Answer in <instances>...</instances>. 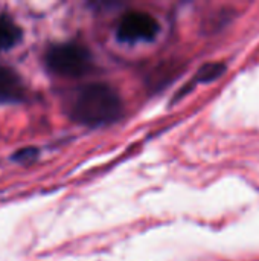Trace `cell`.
Returning a JSON list of instances; mask_svg holds the SVG:
<instances>
[{
	"instance_id": "3",
	"label": "cell",
	"mask_w": 259,
	"mask_h": 261,
	"mask_svg": "<svg viewBox=\"0 0 259 261\" xmlns=\"http://www.w3.org/2000/svg\"><path fill=\"white\" fill-rule=\"evenodd\" d=\"M159 32V21L148 12L131 11L125 14L119 23L116 34L119 40L136 43V41H148L153 40Z\"/></svg>"
},
{
	"instance_id": "7",
	"label": "cell",
	"mask_w": 259,
	"mask_h": 261,
	"mask_svg": "<svg viewBox=\"0 0 259 261\" xmlns=\"http://www.w3.org/2000/svg\"><path fill=\"white\" fill-rule=\"evenodd\" d=\"M221 70H223V67L220 66V64H209V66H206L200 73V76L203 78V80H212V78H215L217 75H220L221 73Z\"/></svg>"
},
{
	"instance_id": "2",
	"label": "cell",
	"mask_w": 259,
	"mask_h": 261,
	"mask_svg": "<svg viewBox=\"0 0 259 261\" xmlns=\"http://www.w3.org/2000/svg\"><path fill=\"white\" fill-rule=\"evenodd\" d=\"M44 61L50 72L69 78L84 75L92 66L90 52L78 43H60L50 46L44 55Z\"/></svg>"
},
{
	"instance_id": "1",
	"label": "cell",
	"mask_w": 259,
	"mask_h": 261,
	"mask_svg": "<svg viewBox=\"0 0 259 261\" xmlns=\"http://www.w3.org/2000/svg\"><path fill=\"white\" fill-rule=\"evenodd\" d=\"M122 112L119 95L108 84H89L82 87L70 107L72 118L84 125H102L113 122Z\"/></svg>"
},
{
	"instance_id": "5",
	"label": "cell",
	"mask_w": 259,
	"mask_h": 261,
	"mask_svg": "<svg viewBox=\"0 0 259 261\" xmlns=\"http://www.w3.org/2000/svg\"><path fill=\"white\" fill-rule=\"evenodd\" d=\"M21 38V29L5 14H0V52L14 47Z\"/></svg>"
},
{
	"instance_id": "6",
	"label": "cell",
	"mask_w": 259,
	"mask_h": 261,
	"mask_svg": "<svg viewBox=\"0 0 259 261\" xmlns=\"http://www.w3.org/2000/svg\"><path fill=\"white\" fill-rule=\"evenodd\" d=\"M35 156H37V150L35 148H21V150H18L12 156V161L23 164V162H27V161H34Z\"/></svg>"
},
{
	"instance_id": "4",
	"label": "cell",
	"mask_w": 259,
	"mask_h": 261,
	"mask_svg": "<svg viewBox=\"0 0 259 261\" xmlns=\"http://www.w3.org/2000/svg\"><path fill=\"white\" fill-rule=\"evenodd\" d=\"M23 96L24 87L20 76L12 69L0 66V102H17Z\"/></svg>"
}]
</instances>
